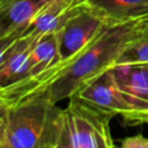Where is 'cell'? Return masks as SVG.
Wrapping results in <instances>:
<instances>
[{
  "label": "cell",
  "instance_id": "7",
  "mask_svg": "<svg viewBox=\"0 0 148 148\" xmlns=\"http://www.w3.org/2000/svg\"><path fill=\"white\" fill-rule=\"evenodd\" d=\"M37 39L21 36L0 60V88L18 86L30 79V50Z\"/></svg>",
  "mask_w": 148,
  "mask_h": 148
},
{
  "label": "cell",
  "instance_id": "1",
  "mask_svg": "<svg viewBox=\"0 0 148 148\" xmlns=\"http://www.w3.org/2000/svg\"><path fill=\"white\" fill-rule=\"evenodd\" d=\"M148 27V16L109 23L46 84L53 102L69 98L87 81L114 66L127 45Z\"/></svg>",
  "mask_w": 148,
  "mask_h": 148
},
{
  "label": "cell",
  "instance_id": "13",
  "mask_svg": "<svg viewBox=\"0 0 148 148\" xmlns=\"http://www.w3.org/2000/svg\"><path fill=\"white\" fill-rule=\"evenodd\" d=\"M130 62H148V27L139 37L127 45L114 65Z\"/></svg>",
  "mask_w": 148,
  "mask_h": 148
},
{
  "label": "cell",
  "instance_id": "11",
  "mask_svg": "<svg viewBox=\"0 0 148 148\" xmlns=\"http://www.w3.org/2000/svg\"><path fill=\"white\" fill-rule=\"evenodd\" d=\"M110 22L148 16V0H84Z\"/></svg>",
  "mask_w": 148,
  "mask_h": 148
},
{
  "label": "cell",
  "instance_id": "15",
  "mask_svg": "<svg viewBox=\"0 0 148 148\" xmlns=\"http://www.w3.org/2000/svg\"><path fill=\"white\" fill-rule=\"evenodd\" d=\"M126 125H141V124H148V110H140L136 112H132L128 116L123 118Z\"/></svg>",
  "mask_w": 148,
  "mask_h": 148
},
{
  "label": "cell",
  "instance_id": "2",
  "mask_svg": "<svg viewBox=\"0 0 148 148\" xmlns=\"http://www.w3.org/2000/svg\"><path fill=\"white\" fill-rule=\"evenodd\" d=\"M61 110L46 86L16 98L8 112L5 148H58Z\"/></svg>",
  "mask_w": 148,
  "mask_h": 148
},
{
  "label": "cell",
  "instance_id": "14",
  "mask_svg": "<svg viewBox=\"0 0 148 148\" xmlns=\"http://www.w3.org/2000/svg\"><path fill=\"white\" fill-rule=\"evenodd\" d=\"M120 146L123 148H148V138L142 133H138L123 139Z\"/></svg>",
  "mask_w": 148,
  "mask_h": 148
},
{
  "label": "cell",
  "instance_id": "5",
  "mask_svg": "<svg viewBox=\"0 0 148 148\" xmlns=\"http://www.w3.org/2000/svg\"><path fill=\"white\" fill-rule=\"evenodd\" d=\"M74 95L113 116H121L124 118L132 112L139 111L136 104L119 88L112 67L87 81Z\"/></svg>",
  "mask_w": 148,
  "mask_h": 148
},
{
  "label": "cell",
  "instance_id": "4",
  "mask_svg": "<svg viewBox=\"0 0 148 148\" xmlns=\"http://www.w3.org/2000/svg\"><path fill=\"white\" fill-rule=\"evenodd\" d=\"M109 23L111 22L103 14L84 1L57 32L60 68L75 58Z\"/></svg>",
  "mask_w": 148,
  "mask_h": 148
},
{
  "label": "cell",
  "instance_id": "9",
  "mask_svg": "<svg viewBox=\"0 0 148 148\" xmlns=\"http://www.w3.org/2000/svg\"><path fill=\"white\" fill-rule=\"evenodd\" d=\"M119 88L136 104L139 111L148 110V62L112 66Z\"/></svg>",
  "mask_w": 148,
  "mask_h": 148
},
{
  "label": "cell",
  "instance_id": "10",
  "mask_svg": "<svg viewBox=\"0 0 148 148\" xmlns=\"http://www.w3.org/2000/svg\"><path fill=\"white\" fill-rule=\"evenodd\" d=\"M52 0H0V37L23 32L31 18Z\"/></svg>",
  "mask_w": 148,
  "mask_h": 148
},
{
  "label": "cell",
  "instance_id": "12",
  "mask_svg": "<svg viewBox=\"0 0 148 148\" xmlns=\"http://www.w3.org/2000/svg\"><path fill=\"white\" fill-rule=\"evenodd\" d=\"M45 83L40 80H31L25 83L0 88V148H5V139H6V127L8 121V112L13 102L20 96L32 91L35 89L44 87Z\"/></svg>",
  "mask_w": 148,
  "mask_h": 148
},
{
  "label": "cell",
  "instance_id": "16",
  "mask_svg": "<svg viewBox=\"0 0 148 148\" xmlns=\"http://www.w3.org/2000/svg\"><path fill=\"white\" fill-rule=\"evenodd\" d=\"M21 35H22V32L17 31V32H13L10 35L0 37V60L6 54V52L10 49V46L21 37Z\"/></svg>",
  "mask_w": 148,
  "mask_h": 148
},
{
  "label": "cell",
  "instance_id": "6",
  "mask_svg": "<svg viewBox=\"0 0 148 148\" xmlns=\"http://www.w3.org/2000/svg\"><path fill=\"white\" fill-rule=\"evenodd\" d=\"M83 3L84 0L50 1L31 18L21 36L36 38L44 34L58 32Z\"/></svg>",
  "mask_w": 148,
  "mask_h": 148
},
{
  "label": "cell",
  "instance_id": "8",
  "mask_svg": "<svg viewBox=\"0 0 148 148\" xmlns=\"http://www.w3.org/2000/svg\"><path fill=\"white\" fill-rule=\"evenodd\" d=\"M30 79L47 84L60 69V53L57 32L44 34L35 40L30 50Z\"/></svg>",
  "mask_w": 148,
  "mask_h": 148
},
{
  "label": "cell",
  "instance_id": "3",
  "mask_svg": "<svg viewBox=\"0 0 148 148\" xmlns=\"http://www.w3.org/2000/svg\"><path fill=\"white\" fill-rule=\"evenodd\" d=\"M113 114L73 95L61 110L58 148H112L110 120Z\"/></svg>",
  "mask_w": 148,
  "mask_h": 148
}]
</instances>
